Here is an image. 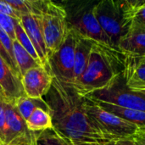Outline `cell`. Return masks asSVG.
Wrapping results in <instances>:
<instances>
[{"mask_svg":"<svg viewBox=\"0 0 145 145\" xmlns=\"http://www.w3.org/2000/svg\"><path fill=\"white\" fill-rule=\"evenodd\" d=\"M42 99L48 106L54 128L75 145L110 142L93 127L84 109V97L71 85L54 77L50 89Z\"/></svg>","mask_w":145,"mask_h":145,"instance_id":"6da1fadb","label":"cell"},{"mask_svg":"<svg viewBox=\"0 0 145 145\" xmlns=\"http://www.w3.org/2000/svg\"><path fill=\"white\" fill-rule=\"evenodd\" d=\"M124 56L114 48L95 42L84 72L71 86L82 97L105 88L123 72Z\"/></svg>","mask_w":145,"mask_h":145,"instance_id":"7a4b0ae2","label":"cell"},{"mask_svg":"<svg viewBox=\"0 0 145 145\" xmlns=\"http://www.w3.org/2000/svg\"><path fill=\"white\" fill-rule=\"evenodd\" d=\"M94 12L111 47L118 50L121 39L132 25V17L128 14L124 1H99L95 5Z\"/></svg>","mask_w":145,"mask_h":145,"instance_id":"3957f363","label":"cell"},{"mask_svg":"<svg viewBox=\"0 0 145 145\" xmlns=\"http://www.w3.org/2000/svg\"><path fill=\"white\" fill-rule=\"evenodd\" d=\"M84 109L93 127L108 141L133 138L138 127L105 110L95 101L84 97Z\"/></svg>","mask_w":145,"mask_h":145,"instance_id":"277c9868","label":"cell"},{"mask_svg":"<svg viewBox=\"0 0 145 145\" xmlns=\"http://www.w3.org/2000/svg\"><path fill=\"white\" fill-rule=\"evenodd\" d=\"M96 3L79 2L72 3L70 7H65L68 26L82 37L111 47L109 38L96 18L94 12Z\"/></svg>","mask_w":145,"mask_h":145,"instance_id":"5b68a950","label":"cell"},{"mask_svg":"<svg viewBox=\"0 0 145 145\" xmlns=\"http://www.w3.org/2000/svg\"><path fill=\"white\" fill-rule=\"evenodd\" d=\"M49 58L65 41L70 28L65 6L52 1H44L42 14L38 17Z\"/></svg>","mask_w":145,"mask_h":145,"instance_id":"8992f818","label":"cell"},{"mask_svg":"<svg viewBox=\"0 0 145 145\" xmlns=\"http://www.w3.org/2000/svg\"><path fill=\"white\" fill-rule=\"evenodd\" d=\"M93 101L104 102L121 108L145 111V91L129 88L123 72L116 76L105 88L85 96Z\"/></svg>","mask_w":145,"mask_h":145,"instance_id":"52a82bcc","label":"cell"},{"mask_svg":"<svg viewBox=\"0 0 145 145\" xmlns=\"http://www.w3.org/2000/svg\"><path fill=\"white\" fill-rule=\"evenodd\" d=\"M78 37V34L70 29L64 43L48 60V70L55 79L65 84L72 85L74 82L75 50Z\"/></svg>","mask_w":145,"mask_h":145,"instance_id":"ba28073f","label":"cell"},{"mask_svg":"<svg viewBox=\"0 0 145 145\" xmlns=\"http://www.w3.org/2000/svg\"><path fill=\"white\" fill-rule=\"evenodd\" d=\"M8 133L3 145H32L34 133L28 130L26 121L16 110L14 101H3Z\"/></svg>","mask_w":145,"mask_h":145,"instance_id":"9c48e42d","label":"cell"},{"mask_svg":"<svg viewBox=\"0 0 145 145\" xmlns=\"http://www.w3.org/2000/svg\"><path fill=\"white\" fill-rule=\"evenodd\" d=\"M53 80L50 71L42 65L30 69L20 78L25 94L32 99H42L50 89Z\"/></svg>","mask_w":145,"mask_h":145,"instance_id":"30bf717a","label":"cell"},{"mask_svg":"<svg viewBox=\"0 0 145 145\" xmlns=\"http://www.w3.org/2000/svg\"><path fill=\"white\" fill-rule=\"evenodd\" d=\"M123 76L129 88L145 91V56L125 54Z\"/></svg>","mask_w":145,"mask_h":145,"instance_id":"8fae6325","label":"cell"},{"mask_svg":"<svg viewBox=\"0 0 145 145\" xmlns=\"http://www.w3.org/2000/svg\"><path fill=\"white\" fill-rule=\"evenodd\" d=\"M20 23L32 42L42 65L46 67L48 60V51L38 17L31 14H23L20 17Z\"/></svg>","mask_w":145,"mask_h":145,"instance_id":"7c38bea8","label":"cell"},{"mask_svg":"<svg viewBox=\"0 0 145 145\" xmlns=\"http://www.w3.org/2000/svg\"><path fill=\"white\" fill-rule=\"evenodd\" d=\"M118 50L127 55L145 56V27L132 24L121 39Z\"/></svg>","mask_w":145,"mask_h":145,"instance_id":"4fadbf2b","label":"cell"},{"mask_svg":"<svg viewBox=\"0 0 145 145\" xmlns=\"http://www.w3.org/2000/svg\"><path fill=\"white\" fill-rule=\"evenodd\" d=\"M0 86L3 90L7 99L9 101H14L20 97L26 96L23 90L20 77L12 70V68L1 56Z\"/></svg>","mask_w":145,"mask_h":145,"instance_id":"5bb4252c","label":"cell"},{"mask_svg":"<svg viewBox=\"0 0 145 145\" xmlns=\"http://www.w3.org/2000/svg\"><path fill=\"white\" fill-rule=\"evenodd\" d=\"M79 36V35H78ZM96 42L82 37L79 36L78 41L75 50V66H74V82L80 78L84 72L93 49V47ZM72 83V84H73Z\"/></svg>","mask_w":145,"mask_h":145,"instance_id":"9a60e30c","label":"cell"},{"mask_svg":"<svg viewBox=\"0 0 145 145\" xmlns=\"http://www.w3.org/2000/svg\"><path fill=\"white\" fill-rule=\"evenodd\" d=\"M95 102L105 110L110 112L116 116L136 125L139 128H145V111L121 108L104 102Z\"/></svg>","mask_w":145,"mask_h":145,"instance_id":"2e32d148","label":"cell"},{"mask_svg":"<svg viewBox=\"0 0 145 145\" xmlns=\"http://www.w3.org/2000/svg\"><path fill=\"white\" fill-rule=\"evenodd\" d=\"M32 145H75V144L53 127L34 133Z\"/></svg>","mask_w":145,"mask_h":145,"instance_id":"e0dca14e","label":"cell"},{"mask_svg":"<svg viewBox=\"0 0 145 145\" xmlns=\"http://www.w3.org/2000/svg\"><path fill=\"white\" fill-rule=\"evenodd\" d=\"M13 54L15 65L20 71L21 76L30 69L40 65L30 54L18 42L17 40L13 41Z\"/></svg>","mask_w":145,"mask_h":145,"instance_id":"ac0fdd59","label":"cell"},{"mask_svg":"<svg viewBox=\"0 0 145 145\" xmlns=\"http://www.w3.org/2000/svg\"><path fill=\"white\" fill-rule=\"evenodd\" d=\"M14 105L21 117L25 121L37 108H42L49 112L48 106L43 99H32L27 96H23L14 100Z\"/></svg>","mask_w":145,"mask_h":145,"instance_id":"d6986e66","label":"cell"},{"mask_svg":"<svg viewBox=\"0 0 145 145\" xmlns=\"http://www.w3.org/2000/svg\"><path fill=\"white\" fill-rule=\"evenodd\" d=\"M26 126L28 130L32 133L42 132L54 127L49 112L42 108H37L32 112L26 121Z\"/></svg>","mask_w":145,"mask_h":145,"instance_id":"ffe728a7","label":"cell"},{"mask_svg":"<svg viewBox=\"0 0 145 145\" xmlns=\"http://www.w3.org/2000/svg\"><path fill=\"white\" fill-rule=\"evenodd\" d=\"M15 40L18 41V42L29 53V54L40 65H42V62L37 55V53L32 44V42H31L30 38L28 37L27 34L25 33V31H24L21 24L19 22L16 23L15 25ZM43 66V65H42Z\"/></svg>","mask_w":145,"mask_h":145,"instance_id":"44dd1931","label":"cell"},{"mask_svg":"<svg viewBox=\"0 0 145 145\" xmlns=\"http://www.w3.org/2000/svg\"><path fill=\"white\" fill-rule=\"evenodd\" d=\"M19 20L0 13V26L7 32L12 41L15 40V25Z\"/></svg>","mask_w":145,"mask_h":145,"instance_id":"7402d4cb","label":"cell"},{"mask_svg":"<svg viewBox=\"0 0 145 145\" xmlns=\"http://www.w3.org/2000/svg\"><path fill=\"white\" fill-rule=\"evenodd\" d=\"M132 24L145 27V1L134 10L132 17Z\"/></svg>","mask_w":145,"mask_h":145,"instance_id":"603a6c76","label":"cell"},{"mask_svg":"<svg viewBox=\"0 0 145 145\" xmlns=\"http://www.w3.org/2000/svg\"><path fill=\"white\" fill-rule=\"evenodd\" d=\"M0 42L2 43V45L3 46L4 49L8 54L11 59L14 62V54H13V45H12L13 41L11 40L9 36L7 34V32L1 26H0ZM14 64H15V62H14Z\"/></svg>","mask_w":145,"mask_h":145,"instance_id":"cb8c5ba5","label":"cell"},{"mask_svg":"<svg viewBox=\"0 0 145 145\" xmlns=\"http://www.w3.org/2000/svg\"><path fill=\"white\" fill-rule=\"evenodd\" d=\"M8 133V127L5 116V111L3 101H0V140L2 141L3 144L6 139Z\"/></svg>","mask_w":145,"mask_h":145,"instance_id":"d4e9b609","label":"cell"},{"mask_svg":"<svg viewBox=\"0 0 145 145\" xmlns=\"http://www.w3.org/2000/svg\"><path fill=\"white\" fill-rule=\"evenodd\" d=\"M0 13H3L13 19H15L20 21L21 14L16 11L11 5H9L6 0L5 1H0Z\"/></svg>","mask_w":145,"mask_h":145,"instance_id":"484cf974","label":"cell"},{"mask_svg":"<svg viewBox=\"0 0 145 145\" xmlns=\"http://www.w3.org/2000/svg\"><path fill=\"white\" fill-rule=\"evenodd\" d=\"M0 56L6 61V63L12 68V70L20 77V71H19V70H18V68H17V66H16V65L14 64V62L11 59V58L9 57V55H8V54L7 53V51L4 49V48H3V46L2 45V43H1V42H0Z\"/></svg>","mask_w":145,"mask_h":145,"instance_id":"4316f807","label":"cell"},{"mask_svg":"<svg viewBox=\"0 0 145 145\" xmlns=\"http://www.w3.org/2000/svg\"><path fill=\"white\" fill-rule=\"evenodd\" d=\"M131 139L138 145H145V128H138L136 134Z\"/></svg>","mask_w":145,"mask_h":145,"instance_id":"83f0119b","label":"cell"},{"mask_svg":"<svg viewBox=\"0 0 145 145\" xmlns=\"http://www.w3.org/2000/svg\"><path fill=\"white\" fill-rule=\"evenodd\" d=\"M116 142L119 145H138L131 138L120 139V140H116Z\"/></svg>","mask_w":145,"mask_h":145,"instance_id":"f1b7e54d","label":"cell"},{"mask_svg":"<svg viewBox=\"0 0 145 145\" xmlns=\"http://www.w3.org/2000/svg\"><path fill=\"white\" fill-rule=\"evenodd\" d=\"M0 99H1L2 101L8 100L7 99V97H6V95H5V93H4V92H3V88H2L1 86H0Z\"/></svg>","mask_w":145,"mask_h":145,"instance_id":"f546056e","label":"cell"},{"mask_svg":"<svg viewBox=\"0 0 145 145\" xmlns=\"http://www.w3.org/2000/svg\"><path fill=\"white\" fill-rule=\"evenodd\" d=\"M102 145H119L117 144V142L116 141H110V142H108V143H106V144H104Z\"/></svg>","mask_w":145,"mask_h":145,"instance_id":"4dcf8cb0","label":"cell"},{"mask_svg":"<svg viewBox=\"0 0 145 145\" xmlns=\"http://www.w3.org/2000/svg\"><path fill=\"white\" fill-rule=\"evenodd\" d=\"M77 145H102V144H77Z\"/></svg>","mask_w":145,"mask_h":145,"instance_id":"1f68e13d","label":"cell"},{"mask_svg":"<svg viewBox=\"0 0 145 145\" xmlns=\"http://www.w3.org/2000/svg\"><path fill=\"white\" fill-rule=\"evenodd\" d=\"M0 144L3 145V143H2V141H1V140H0Z\"/></svg>","mask_w":145,"mask_h":145,"instance_id":"d6a6232c","label":"cell"},{"mask_svg":"<svg viewBox=\"0 0 145 145\" xmlns=\"http://www.w3.org/2000/svg\"><path fill=\"white\" fill-rule=\"evenodd\" d=\"M0 101H2V100H1V99H0Z\"/></svg>","mask_w":145,"mask_h":145,"instance_id":"836d02e7","label":"cell"},{"mask_svg":"<svg viewBox=\"0 0 145 145\" xmlns=\"http://www.w3.org/2000/svg\"><path fill=\"white\" fill-rule=\"evenodd\" d=\"M0 145H1V144H0Z\"/></svg>","mask_w":145,"mask_h":145,"instance_id":"e575fe53","label":"cell"}]
</instances>
